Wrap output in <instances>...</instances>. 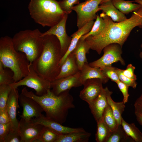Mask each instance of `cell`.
I'll return each instance as SVG.
<instances>
[{"mask_svg": "<svg viewBox=\"0 0 142 142\" xmlns=\"http://www.w3.org/2000/svg\"><path fill=\"white\" fill-rule=\"evenodd\" d=\"M133 142V139L127 135L121 125L111 131L106 142Z\"/></svg>", "mask_w": 142, "mask_h": 142, "instance_id": "27", "label": "cell"}, {"mask_svg": "<svg viewBox=\"0 0 142 142\" xmlns=\"http://www.w3.org/2000/svg\"><path fill=\"white\" fill-rule=\"evenodd\" d=\"M100 69L106 76L112 81L116 83L119 80L118 75L115 70V67L111 66L104 67Z\"/></svg>", "mask_w": 142, "mask_h": 142, "instance_id": "36", "label": "cell"}, {"mask_svg": "<svg viewBox=\"0 0 142 142\" xmlns=\"http://www.w3.org/2000/svg\"><path fill=\"white\" fill-rule=\"evenodd\" d=\"M99 7L100 10H102L103 12L114 22H120L127 19L124 14L114 6L111 0L100 4Z\"/></svg>", "mask_w": 142, "mask_h": 142, "instance_id": "21", "label": "cell"}, {"mask_svg": "<svg viewBox=\"0 0 142 142\" xmlns=\"http://www.w3.org/2000/svg\"><path fill=\"white\" fill-rule=\"evenodd\" d=\"M59 135L51 129L44 126L35 142H55Z\"/></svg>", "mask_w": 142, "mask_h": 142, "instance_id": "31", "label": "cell"}, {"mask_svg": "<svg viewBox=\"0 0 142 142\" xmlns=\"http://www.w3.org/2000/svg\"><path fill=\"white\" fill-rule=\"evenodd\" d=\"M19 94L17 89L12 88L7 102L6 109L10 118L11 129H18L19 121L17 118V110L19 107Z\"/></svg>", "mask_w": 142, "mask_h": 142, "instance_id": "16", "label": "cell"}, {"mask_svg": "<svg viewBox=\"0 0 142 142\" xmlns=\"http://www.w3.org/2000/svg\"><path fill=\"white\" fill-rule=\"evenodd\" d=\"M3 142H22L18 129H11Z\"/></svg>", "mask_w": 142, "mask_h": 142, "instance_id": "37", "label": "cell"}, {"mask_svg": "<svg viewBox=\"0 0 142 142\" xmlns=\"http://www.w3.org/2000/svg\"><path fill=\"white\" fill-rule=\"evenodd\" d=\"M80 71L75 57L72 52L62 65L59 73L55 79L74 75Z\"/></svg>", "mask_w": 142, "mask_h": 142, "instance_id": "19", "label": "cell"}, {"mask_svg": "<svg viewBox=\"0 0 142 142\" xmlns=\"http://www.w3.org/2000/svg\"><path fill=\"white\" fill-rule=\"evenodd\" d=\"M122 47L116 43L110 44L105 47L103 50V54L100 58L89 63L92 67L102 68L112 66V64L120 62L121 64L125 65V61L121 56Z\"/></svg>", "mask_w": 142, "mask_h": 142, "instance_id": "9", "label": "cell"}, {"mask_svg": "<svg viewBox=\"0 0 142 142\" xmlns=\"http://www.w3.org/2000/svg\"><path fill=\"white\" fill-rule=\"evenodd\" d=\"M42 33L38 28L22 30L12 38L14 48L17 51L24 53L30 65L40 56L43 47Z\"/></svg>", "mask_w": 142, "mask_h": 142, "instance_id": "6", "label": "cell"}, {"mask_svg": "<svg viewBox=\"0 0 142 142\" xmlns=\"http://www.w3.org/2000/svg\"><path fill=\"white\" fill-rule=\"evenodd\" d=\"M90 49L85 40L80 38L76 47L72 52L75 57L80 70L85 63H88L86 54L89 53Z\"/></svg>", "mask_w": 142, "mask_h": 142, "instance_id": "22", "label": "cell"}, {"mask_svg": "<svg viewBox=\"0 0 142 142\" xmlns=\"http://www.w3.org/2000/svg\"><path fill=\"white\" fill-rule=\"evenodd\" d=\"M61 9L68 14L72 12L74 5L79 3V0H62L58 1Z\"/></svg>", "mask_w": 142, "mask_h": 142, "instance_id": "34", "label": "cell"}, {"mask_svg": "<svg viewBox=\"0 0 142 142\" xmlns=\"http://www.w3.org/2000/svg\"><path fill=\"white\" fill-rule=\"evenodd\" d=\"M43 47L39 57L32 65L40 77L50 82L55 79L60 72V63L63 57L59 41L55 36H43Z\"/></svg>", "mask_w": 142, "mask_h": 142, "instance_id": "3", "label": "cell"}, {"mask_svg": "<svg viewBox=\"0 0 142 142\" xmlns=\"http://www.w3.org/2000/svg\"><path fill=\"white\" fill-rule=\"evenodd\" d=\"M13 75V72L11 69L4 68L0 62V85H10L15 82Z\"/></svg>", "mask_w": 142, "mask_h": 142, "instance_id": "32", "label": "cell"}, {"mask_svg": "<svg viewBox=\"0 0 142 142\" xmlns=\"http://www.w3.org/2000/svg\"><path fill=\"white\" fill-rule=\"evenodd\" d=\"M106 24L104 19L100 16L97 15L96 21L94 22L90 31L87 34L82 36L80 39L84 40L89 36H94L98 35L104 30Z\"/></svg>", "mask_w": 142, "mask_h": 142, "instance_id": "30", "label": "cell"}, {"mask_svg": "<svg viewBox=\"0 0 142 142\" xmlns=\"http://www.w3.org/2000/svg\"><path fill=\"white\" fill-rule=\"evenodd\" d=\"M19 100L23 108L21 118L27 120H31L33 118H38L43 115L44 111L40 105L35 100L25 96L21 93L19 94Z\"/></svg>", "mask_w": 142, "mask_h": 142, "instance_id": "12", "label": "cell"}, {"mask_svg": "<svg viewBox=\"0 0 142 142\" xmlns=\"http://www.w3.org/2000/svg\"><path fill=\"white\" fill-rule=\"evenodd\" d=\"M118 87L122 93L123 96V101L125 104L128 100L129 95L128 93L129 87L124 84L120 80L116 83Z\"/></svg>", "mask_w": 142, "mask_h": 142, "instance_id": "39", "label": "cell"}, {"mask_svg": "<svg viewBox=\"0 0 142 142\" xmlns=\"http://www.w3.org/2000/svg\"><path fill=\"white\" fill-rule=\"evenodd\" d=\"M88 104L97 123L102 120L104 112L108 105L104 88L97 98Z\"/></svg>", "mask_w": 142, "mask_h": 142, "instance_id": "17", "label": "cell"}, {"mask_svg": "<svg viewBox=\"0 0 142 142\" xmlns=\"http://www.w3.org/2000/svg\"><path fill=\"white\" fill-rule=\"evenodd\" d=\"M0 62L4 68L13 72L15 82L26 76L29 72L30 63L24 53L17 51L12 38L6 36L0 39Z\"/></svg>", "mask_w": 142, "mask_h": 142, "instance_id": "4", "label": "cell"}, {"mask_svg": "<svg viewBox=\"0 0 142 142\" xmlns=\"http://www.w3.org/2000/svg\"><path fill=\"white\" fill-rule=\"evenodd\" d=\"M69 90L56 95L50 89L45 94L38 96L24 87L21 93L36 101L45 113L47 118L62 124L66 120L69 110L75 108L74 99Z\"/></svg>", "mask_w": 142, "mask_h": 142, "instance_id": "2", "label": "cell"}, {"mask_svg": "<svg viewBox=\"0 0 142 142\" xmlns=\"http://www.w3.org/2000/svg\"><path fill=\"white\" fill-rule=\"evenodd\" d=\"M103 120L111 131L116 129L118 126L112 110L108 104L103 114Z\"/></svg>", "mask_w": 142, "mask_h": 142, "instance_id": "29", "label": "cell"}, {"mask_svg": "<svg viewBox=\"0 0 142 142\" xmlns=\"http://www.w3.org/2000/svg\"><path fill=\"white\" fill-rule=\"evenodd\" d=\"M12 128L11 122L5 124L0 123V142H3L4 139Z\"/></svg>", "mask_w": 142, "mask_h": 142, "instance_id": "38", "label": "cell"}, {"mask_svg": "<svg viewBox=\"0 0 142 142\" xmlns=\"http://www.w3.org/2000/svg\"></svg>", "mask_w": 142, "mask_h": 142, "instance_id": "48", "label": "cell"}, {"mask_svg": "<svg viewBox=\"0 0 142 142\" xmlns=\"http://www.w3.org/2000/svg\"><path fill=\"white\" fill-rule=\"evenodd\" d=\"M111 1L114 6L124 14L136 11L142 7L139 4L133 3L131 1L125 0H111Z\"/></svg>", "mask_w": 142, "mask_h": 142, "instance_id": "25", "label": "cell"}, {"mask_svg": "<svg viewBox=\"0 0 142 142\" xmlns=\"http://www.w3.org/2000/svg\"><path fill=\"white\" fill-rule=\"evenodd\" d=\"M94 22L93 21L89 22L71 35L72 38L71 42L67 52L60 61V64L61 66L67 56L75 49L81 37L90 31Z\"/></svg>", "mask_w": 142, "mask_h": 142, "instance_id": "20", "label": "cell"}, {"mask_svg": "<svg viewBox=\"0 0 142 142\" xmlns=\"http://www.w3.org/2000/svg\"><path fill=\"white\" fill-rule=\"evenodd\" d=\"M135 67L131 64H128L125 69H122L123 74L127 77L132 80H137V77L134 73Z\"/></svg>", "mask_w": 142, "mask_h": 142, "instance_id": "40", "label": "cell"}, {"mask_svg": "<svg viewBox=\"0 0 142 142\" xmlns=\"http://www.w3.org/2000/svg\"><path fill=\"white\" fill-rule=\"evenodd\" d=\"M135 1L138 4H140L142 6V1L139 0H135Z\"/></svg>", "mask_w": 142, "mask_h": 142, "instance_id": "44", "label": "cell"}, {"mask_svg": "<svg viewBox=\"0 0 142 142\" xmlns=\"http://www.w3.org/2000/svg\"><path fill=\"white\" fill-rule=\"evenodd\" d=\"M10 85H0V110L5 109L9 94L12 89Z\"/></svg>", "mask_w": 142, "mask_h": 142, "instance_id": "33", "label": "cell"}, {"mask_svg": "<svg viewBox=\"0 0 142 142\" xmlns=\"http://www.w3.org/2000/svg\"><path fill=\"white\" fill-rule=\"evenodd\" d=\"M140 0V1H142V0Z\"/></svg>", "mask_w": 142, "mask_h": 142, "instance_id": "47", "label": "cell"}, {"mask_svg": "<svg viewBox=\"0 0 142 142\" xmlns=\"http://www.w3.org/2000/svg\"><path fill=\"white\" fill-rule=\"evenodd\" d=\"M91 135L85 131L60 134L55 142H87Z\"/></svg>", "mask_w": 142, "mask_h": 142, "instance_id": "24", "label": "cell"}, {"mask_svg": "<svg viewBox=\"0 0 142 142\" xmlns=\"http://www.w3.org/2000/svg\"><path fill=\"white\" fill-rule=\"evenodd\" d=\"M111 0H103L100 4L102 3H104V2H107L110 1H111Z\"/></svg>", "mask_w": 142, "mask_h": 142, "instance_id": "46", "label": "cell"}, {"mask_svg": "<svg viewBox=\"0 0 142 142\" xmlns=\"http://www.w3.org/2000/svg\"><path fill=\"white\" fill-rule=\"evenodd\" d=\"M80 72V79L83 85L88 79H99L102 81L104 84L108 82L109 79L100 68L91 66L88 63L83 65Z\"/></svg>", "mask_w": 142, "mask_h": 142, "instance_id": "18", "label": "cell"}, {"mask_svg": "<svg viewBox=\"0 0 142 142\" xmlns=\"http://www.w3.org/2000/svg\"><path fill=\"white\" fill-rule=\"evenodd\" d=\"M108 104L111 107L118 125H121L122 114L124 111L125 106L123 102H115L112 99L111 95L113 93L107 87L104 88Z\"/></svg>", "mask_w": 142, "mask_h": 142, "instance_id": "23", "label": "cell"}, {"mask_svg": "<svg viewBox=\"0 0 142 142\" xmlns=\"http://www.w3.org/2000/svg\"><path fill=\"white\" fill-rule=\"evenodd\" d=\"M44 126L36 124L31 120L21 118L18 130L22 142H35L39 138Z\"/></svg>", "mask_w": 142, "mask_h": 142, "instance_id": "11", "label": "cell"}, {"mask_svg": "<svg viewBox=\"0 0 142 142\" xmlns=\"http://www.w3.org/2000/svg\"><path fill=\"white\" fill-rule=\"evenodd\" d=\"M68 14H65L62 20L58 24L51 27L47 31L42 33V36L53 35L58 39L60 45L61 50L63 56L67 52L72 40V37L67 34L66 31V24Z\"/></svg>", "mask_w": 142, "mask_h": 142, "instance_id": "10", "label": "cell"}, {"mask_svg": "<svg viewBox=\"0 0 142 142\" xmlns=\"http://www.w3.org/2000/svg\"><path fill=\"white\" fill-rule=\"evenodd\" d=\"M140 47L141 48H142V43L140 45ZM139 56L142 59V52H140L139 54Z\"/></svg>", "mask_w": 142, "mask_h": 142, "instance_id": "45", "label": "cell"}, {"mask_svg": "<svg viewBox=\"0 0 142 142\" xmlns=\"http://www.w3.org/2000/svg\"><path fill=\"white\" fill-rule=\"evenodd\" d=\"M95 140L97 142H106L111 133L103 119L97 123Z\"/></svg>", "mask_w": 142, "mask_h": 142, "instance_id": "28", "label": "cell"}, {"mask_svg": "<svg viewBox=\"0 0 142 142\" xmlns=\"http://www.w3.org/2000/svg\"><path fill=\"white\" fill-rule=\"evenodd\" d=\"M100 16L106 23L105 28L98 35L89 36L85 39L90 49L99 55L104 48L110 44L118 43L122 47L134 28H142V7L134 11L130 18L120 22H114L103 12Z\"/></svg>", "mask_w": 142, "mask_h": 142, "instance_id": "1", "label": "cell"}, {"mask_svg": "<svg viewBox=\"0 0 142 142\" xmlns=\"http://www.w3.org/2000/svg\"><path fill=\"white\" fill-rule=\"evenodd\" d=\"M115 69L116 73L119 80L129 87L135 89L137 85L136 80L131 79L126 76L123 73L122 69L115 67Z\"/></svg>", "mask_w": 142, "mask_h": 142, "instance_id": "35", "label": "cell"}, {"mask_svg": "<svg viewBox=\"0 0 142 142\" xmlns=\"http://www.w3.org/2000/svg\"><path fill=\"white\" fill-rule=\"evenodd\" d=\"M80 71L74 75L56 79L51 82V91L58 95L65 91L70 90L73 87L80 86L83 84L80 79Z\"/></svg>", "mask_w": 142, "mask_h": 142, "instance_id": "13", "label": "cell"}, {"mask_svg": "<svg viewBox=\"0 0 142 142\" xmlns=\"http://www.w3.org/2000/svg\"><path fill=\"white\" fill-rule=\"evenodd\" d=\"M51 82L40 77L34 69L32 65L29 67V72L25 77L10 85L12 88L17 89L21 86H26L33 89L36 94L41 96L50 89Z\"/></svg>", "mask_w": 142, "mask_h": 142, "instance_id": "7", "label": "cell"}, {"mask_svg": "<svg viewBox=\"0 0 142 142\" xmlns=\"http://www.w3.org/2000/svg\"><path fill=\"white\" fill-rule=\"evenodd\" d=\"M137 120L138 123L142 126V113L135 112Z\"/></svg>", "mask_w": 142, "mask_h": 142, "instance_id": "43", "label": "cell"}, {"mask_svg": "<svg viewBox=\"0 0 142 142\" xmlns=\"http://www.w3.org/2000/svg\"><path fill=\"white\" fill-rule=\"evenodd\" d=\"M121 125L127 135L130 137L134 142H142V133L134 123H128L122 117Z\"/></svg>", "mask_w": 142, "mask_h": 142, "instance_id": "26", "label": "cell"}, {"mask_svg": "<svg viewBox=\"0 0 142 142\" xmlns=\"http://www.w3.org/2000/svg\"><path fill=\"white\" fill-rule=\"evenodd\" d=\"M103 0H87L79 3L72 8L77 16V26L79 29L89 22L96 19L100 11L99 5Z\"/></svg>", "mask_w": 142, "mask_h": 142, "instance_id": "8", "label": "cell"}, {"mask_svg": "<svg viewBox=\"0 0 142 142\" xmlns=\"http://www.w3.org/2000/svg\"><path fill=\"white\" fill-rule=\"evenodd\" d=\"M134 107L135 112L142 113V93L135 102Z\"/></svg>", "mask_w": 142, "mask_h": 142, "instance_id": "42", "label": "cell"}, {"mask_svg": "<svg viewBox=\"0 0 142 142\" xmlns=\"http://www.w3.org/2000/svg\"><path fill=\"white\" fill-rule=\"evenodd\" d=\"M10 122V118L6 108L4 110H0V123L5 124Z\"/></svg>", "mask_w": 142, "mask_h": 142, "instance_id": "41", "label": "cell"}, {"mask_svg": "<svg viewBox=\"0 0 142 142\" xmlns=\"http://www.w3.org/2000/svg\"><path fill=\"white\" fill-rule=\"evenodd\" d=\"M31 120L34 123L41 124L47 127L59 134L85 131L82 128H72L63 126L62 124L48 118L44 115L39 118H33Z\"/></svg>", "mask_w": 142, "mask_h": 142, "instance_id": "15", "label": "cell"}, {"mask_svg": "<svg viewBox=\"0 0 142 142\" xmlns=\"http://www.w3.org/2000/svg\"><path fill=\"white\" fill-rule=\"evenodd\" d=\"M103 84L102 81L99 79L87 80L83 85L84 88L80 92L79 97L88 104L100 94L103 88Z\"/></svg>", "mask_w": 142, "mask_h": 142, "instance_id": "14", "label": "cell"}, {"mask_svg": "<svg viewBox=\"0 0 142 142\" xmlns=\"http://www.w3.org/2000/svg\"><path fill=\"white\" fill-rule=\"evenodd\" d=\"M28 8L31 18L43 27L56 25L66 14L56 0H31Z\"/></svg>", "mask_w": 142, "mask_h": 142, "instance_id": "5", "label": "cell"}]
</instances>
